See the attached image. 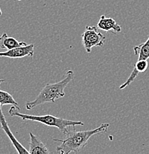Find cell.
I'll return each mask as SVG.
<instances>
[{
    "mask_svg": "<svg viewBox=\"0 0 149 154\" xmlns=\"http://www.w3.org/2000/svg\"><path fill=\"white\" fill-rule=\"evenodd\" d=\"M0 125H1V128H2L3 131H5V133L7 135L8 137L10 139L13 145H14V147L17 149V152L20 154H29V151L27 150L25 148V147L20 144V142L14 137V134H13L12 132L11 131L10 128H9L8 127V125L7 122H6L5 120V117L4 113H2V110L1 105H0Z\"/></svg>",
    "mask_w": 149,
    "mask_h": 154,
    "instance_id": "cell-6",
    "label": "cell"
},
{
    "mask_svg": "<svg viewBox=\"0 0 149 154\" xmlns=\"http://www.w3.org/2000/svg\"><path fill=\"white\" fill-rule=\"evenodd\" d=\"M97 28L106 32H112L113 33H119L122 31V27L112 18H107L105 15L100 17Z\"/></svg>",
    "mask_w": 149,
    "mask_h": 154,
    "instance_id": "cell-7",
    "label": "cell"
},
{
    "mask_svg": "<svg viewBox=\"0 0 149 154\" xmlns=\"http://www.w3.org/2000/svg\"><path fill=\"white\" fill-rule=\"evenodd\" d=\"M28 45V44L24 42H19L16 38L10 37L7 33H4L0 36V48L11 50L14 48L23 47Z\"/></svg>",
    "mask_w": 149,
    "mask_h": 154,
    "instance_id": "cell-9",
    "label": "cell"
},
{
    "mask_svg": "<svg viewBox=\"0 0 149 154\" xmlns=\"http://www.w3.org/2000/svg\"><path fill=\"white\" fill-rule=\"evenodd\" d=\"M134 52L135 55L138 56V60H148L149 59V36L145 42L134 46Z\"/></svg>",
    "mask_w": 149,
    "mask_h": 154,
    "instance_id": "cell-10",
    "label": "cell"
},
{
    "mask_svg": "<svg viewBox=\"0 0 149 154\" xmlns=\"http://www.w3.org/2000/svg\"><path fill=\"white\" fill-rule=\"evenodd\" d=\"M34 54V45L30 44L23 47L8 50L5 52H0V57L19 59L25 57H33Z\"/></svg>",
    "mask_w": 149,
    "mask_h": 154,
    "instance_id": "cell-5",
    "label": "cell"
},
{
    "mask_svg": "<svg viewBox=\"0 0 149 154\" xmlns=\"http://www.w3.org/2000/svg\"><path fill=\"white\" fill-rule=\"evenodd\" d=\"M29 154H48L49 150L46 145L41 140L35 136L34 134L30 133V143H29Z\"/></svg>",
    "mask_w": 149,
    "mask_h": 154,
    "instance_id": "cell-8",
    "label": "cell"
},
{
    "mask_svg": "<svg viewBox=\"0 0 149 154\" xmlns=\"http://www.w3.org/2000/svg\"><path fill=\"white\" fill-rule=\"evenodd\" d=\"M105 42V36L98 31L96 26H86L82 34V42L88 54L91 52L94 47H102Z\"/></svg>",
    "mask_w": 149,
    "mask_h": 154,
    "instance_id": "cell-4",
    "label": "cell"
},
{
    "mask_svg": "<svg viewBox=\"0 0 149 154\" xmlns=\"http://www.w3.org/2000/svg\"><path fill=\"white\" fill-rule=\"evenodd\" d=\"M2 15V11H1V8H0V16Z\"/></svg>",
    "mask_w": 149,
    "mask_h": 154,
    "instance_id": "cell-13",
    "label": "cell"
},
{
    "mask_svg": "<svg viewBox=\"0 0 149 154\" xmlns=\"http://www.w3.org/2000/svg\"><path fill=\"white\" fill-rule=\"evenodd\" d=\"M73 79L74 72L70 70L66 72L61 81L56 83H47L34 100L30 101L25 104L26 109L31 110L42 104L53 103L57 99L64 97L65 95V89Z\"/></svg>",
    "mask_w": 149,
    "mask_h": 154,
    "instance_id": "cell-2",
    "label": "cell"
},
{
    "mask_svg": "<svg viewBox=\"0 0 149 154\" xmlns=\"http://www.w3.org/2000/svg\"><path fill=\"white\" fill-rule=\"evenodd\" d=\"M18 1H21V0H18Z\"/></svg>",
    "mask_w": 149,
    "mask_h": 154,
    "instance_id": "cell-14",
    "label": "cell"
},
{
    "mask_svg": "<svg viewBox=\"0 0 149 154\" xmlns=\"http://www.w3.org/2000/svg\"><path fill=\"white\" fill-rule=\"evenodd\" d=\"M5 81V79H0V85H1V83L4 82Z\"/></svg>",
    "mask_w": 149,
    "mask_h": 154,
    "instance_id": "cell-12",
    "label": "cell"
},
{
    "mask_svg": "<svg viewBox=\"0 0 149 154\" xmlns=\"http://www.w3.org/2000/svg\"><path fill=\"white\" fill-rule=\"evenodd\" d=\"M109 126V123H104L95 129L83 131H76L74 128L73 131H70L66 134L65 139H53L55 142H61L60 145L57 146V152L61 154H68L72 152L77 153L85 147L91 136L107 132Z\"/></svg>",
    "mask_w": 149,
    "mask_h": 154,
    "instance_id": "cell-1",
    "label": "cell"
},
{
    "mask_svg": "<svg viewBox=\"0 0 149 154\" xmlns=\"http://www.w3.org/2000/svg\"><path fill=\"white\" fill-rule=\"evenodd\" d=\"M9 114L11 116L20 117L22 120H30L33 122H37L42 124L47 125L49 127H55L58 128L59 131L66 135L70 131V127H75L77 125L84 126V122L81 121H74V120L65 119L62 118L54 116L52 115H44V116H35L24 114L20 113V107L17 106H13L9 110Z\"/></svg>",
    "mask_w": 149,
    "mask_h": 154,
    "instance_id": "cell-3",
    "label": "cell"
},
{
    "mask_svg": "<svg viewBox=\"0 0 149 154\" xmlns=\"http://www.w3.org/2000/svg\"><path fill=\"white\" fill-rule=\"evenodd\" d=\"M0 105L2 106L5 105H11L20 107L19 104L16 102L14 97L9 93L4 91H1V90H0Z\"/></svg>",
    "mask_w": 149,
    "mask_h": 154,
    "instance_id": "cell-11",
    "label": "cell"
}]
</instances>
